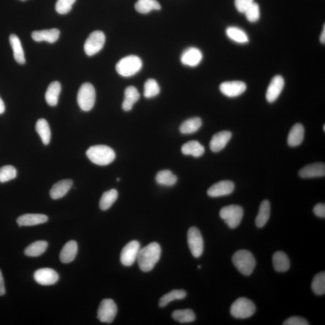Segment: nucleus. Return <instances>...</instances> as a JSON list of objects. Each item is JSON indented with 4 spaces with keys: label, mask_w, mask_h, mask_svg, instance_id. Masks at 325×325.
I'll use <instances>...</instances> for the list:
<instances>
[{
    "label": "nucleus",
    "mask_w": 325,
    "mask_h": 325,
    "mask_svg": "<svg viewBox=\"0 0 325 325\" xmlns=\"http://www.w3.org/2000/svg\"><path fill=\"white\" fill-rule=\"evenodd\" d=\"M162 249L159 243L153 242L139 250L138 262L142 271L153 270L160 258Z\"/></svg>",
    "instance_id": "nucleus-1"
},
{
    "label": "nucleus",
    "mask_w": 325,
    "mask_h": 325,
    "mask_svg": "<svg viewBox=\"0 0 325 325\" xmlns=\"http://www.w3.org/2000/svg\"><path fill=\"white\" fill-rule=\"evenodd\" d=\"M86 156L93 163L100 166L109 165L116 157L115 153L111 148L103 145L90 147L86 151Z\"/></svg>",
    "instance_id": "nucleus-2"
},
{
    "label": "nucleus",
    "mask_w": 325,
    "mask_h": 325,
    "mask_svg": "<svg viewBox=\"0 0 325 325\" xmlns=\"http://www.w3.org/2000/svg\"><path fill=\"white\" fill-rule=\"evenodd\" d=\"M232 261L237 270L246 276L252 274L256 266L254 256L247 250H237L234 253Z\"/></svg>",
    "instance_id": "nucleus-3"
},
{
    "label": "nucleus",
    "mask_w": 325,
    "mask_h": 325,
    "mask_svg": "<svg viewBox=\"0 0 325 325\" xmlns=\"http://www.w3.org/2000/svg\"><path fill=\"white\" fill-rule=\"evenodd\" d=\"M142 68V61L140 57L130 55L120 59L116 65V70L120 76L129 77L135 76Z\"/></svg>",
    "instance_id": "nucleus-4"
},
{
    "label": "nucleus",
    "mask_w": 325,
    "mask_h": 325,
    "mask_svg": "<svg viewBox=\"0 0 325 325\" xmlns=\"http://www.w3.org/2000/svg\"><path fill=\"white\" fill-rule=\"evenodd\" d=\"M255 311L254 303L246 298H238L233 302L230 308L232 316L240 319L252 316Z\"/></svg>",
    "instance_id": "nucleus-5"
},
{
    "label": "nucleus",
    "mask_w": 325,
    "mask_h": 325,
    "mask_svg": "<svg viewBox=\"0 0 325 325\" xmlns=\"http://www.w3.org/2000/svg\"><path fill=\"white\" fill-rule=\"evenodd\" d=\"M95 99V89L91 83H86L80 87L77 95V102L82 110H91L94 106Z\"/></svg>",
    "instance_id": "nucleus-6"
},
{
    "label": "nucleus",
    "mask_w": 325,
    "mask_h": 325,
    "mask_svg": "<svg viewBox=\"0 0 325 325\" xmlns=\"http://www.w3.org/2000/svg\"><path fill=\"white\" fill-rule=\"evenodd\" d=\"M243 213L242 207L237 205H230L223 207L220 211L219 215L229 228L234 229L240 224Z\"/></svg>",
    "instance_id": "nucleus-7"
},
{
    "label": "nucleus",
    "mask_w": 325,
    "mask_h": 325,
    "mask_svg": "<svg viewBox=\"0 0 325 325\" xmlns=\"http://www.w3.org/2000/svg\"><path fill=\"white\" fill-rule=\"evenodd\" d=\"M106 36L101 31H95L86 39L84 45L86 54L92 56L100 52L104 47Z\"/></svg>",
    "instance_id": "nucleus-8"
},
{
    "label": "nucleus",
    "mask_w": 325,
    "mask_h": 325,
    "mask_svg": "<svg viewBox=\"0 0 325 325\" xmlns=\"http://www.w3.org/2000/svg\"><path fill=\"white\" fill-rule=\"evenodd\" d=\"M187 242L191 254L199 258L204 251V240L201 232L196 227H191L187 233Z\"/></svg>",
    "instance_id": "nucleus-9"
},
{
    "label": "nucleus",
    "mask_w": 325,
    "mask_h": 325,
    "mask_svg": "<svg viewBox=\"0 0 325 325\" xmlns=\"http://www.w3.org/2000/svg\"><path fill=\"white\" fill-rule=\"evenodd\" d=\"M117 311V306L113 300L105 299L99 306L97 317L101 322L110 323L115 318Z\"/></svg>",
    "instance_id": "nucleus-10"
},
{
    "label": "nucleus",
    "mask_w": 325,
    "mask_h": 325,
    "mask_svg": "<svg viewBox=\"0 0 325 325\" xmlns=\"http://www.w3.org/2000/svg\"><path fill=\"white\" fill-rule=\"evenodd\" d=\"M140 243L137 240H132L123 247L120 253V262L125 266H132L138 258Z\"/></svg>",
    "instance_id": "nucleus-11"
},
{
    "label": "nucleus",
    "mask_w": 325,
    "mask_h": 325,
    "mask_svg": "<svg viewBox=\"0 0 325 325\" xmlns=\"http://www.w3.org/2000/svg\"><path fill=\"white\" fill-rule=\"evenodd\" d=\"M245 83L240 81L226 82L220 85V91L229 98L238 97L246 91Z\"/></svg>",
    "instance_id": "nucleus-12"
},
{
    "label": "nucleus",
    "mask_w": 325,
    "mask_h": 325,
    "mask_svg": "<svg viewBox=\"0 0 325 325\" xmlns=\"http://www.w3.org/2000/svg\"><path fill=\"white\" fill-rule=\"evenodd\" d=\"M34 278L39 284L43 286H50L57 283L59 276L53 269L43 268L38 269L34 274Z\"/></svg>",
    "instance_id": "nucleus-13"
},
{
    "label": "nucleus",
    "mask_w": 325,
    "mask_h": 325,
    "mask_svg": "<svg viewBox=\"0 0 325 325\" xmlns=\"http://www.w3.org/2000/svg\"><path fill=\"white\" fill-rule=\"evenodd\" d=\"M284 85L285 82L283 77L276 76L272 79L266 94V100L269 103H274L277 100L283 91Z\"/></svg>",
    "instance_id": "nucleus-14"
},
{
    "label": "nucleus",
    "mask_w": 325,
    "mask_h": 325,
    "mask_svg": "<svg viewBox=\"0 0 325 325\" xmlns=\"http://www.w3.org/2000/svg\"><path fill=\"white\" fill-rule=\"evenodd\" d=\"M234 188L233 182L228 180L221 181L210 187L207 191V194L213 198L227 196L233 192Z\"/></svg>",
    "instance_id": "nucleus-15"
},
{
    "label": "nucleus",
    "mask_w": 325,
    "mask_h": 325,
    "mask_svg": "<svg viewBox=\"0 0 325 325\" xmlns=\"http://www.w3.org/2000/svg\"><path fill=\"white\" fill-rule=\"evenodd\" d=\"M203 55L200 49L195 47H190L182 52L181 61L185 66L195 67L202 61Z\"/></svg>",
    "instance_id": "nucleus-16"
},
{
    "label": "nucleus",
    "mask_w": 325,
    "mask_h": 325,
    "mask_svg": "<svg viewBox=\"0 0 325 325\" xmlns=\"http://www.w3.org/2000/svg\"><path fill=\"white\" fill-rule=\"evenodd\" d=\"M302 178L321 177L325 175V165L323 163H315L303 167L299 172Z\"/></svg>",
    "instance_id": "nucleus-17"
},
{
    "label": "nucleus",
    "mask_w": 325,
    "mask_h": 325,
    "mask_svg": "<svg viewBox=\"0 0 325 325\" xmlns=\"http://www.w3.org/2000/svg\"><path fill=\"white\" fill-rule=\"evenodd\" d=\"M232 138V133L228 131H222L213 136L210 143V149L214 153H218L226 146Z\"/></svg>",
    "instance_id": "nucleus-18"
},
{
    "label": "nucleus",
    "mask_w": 325,
    "mask_h": 325,
    "mask_svg": "<svg viewBox=\"0 0 325 325\" xmlns=\"http://www.w3.org/2000/svg\"><path fill=\"white\" fill-rule=\"evenodd\" d=\"M60 31L57 29L34 31L32 39L36 42L45 41L52 43L56 42L60 36Z\"/></svg>",
    "instance_id": "nucleus-19"
},
{
    "label": "nucleus",
    "mask_w": 325,
    "mask_h": 325,
    "mask_svg": "<svg viewBox=\"0 0 325 325\" xmlns=\"http://www.w3.org/2000/svg\"><path fill=\"white\" fill-rule=\"evenodd\" d=\"M73 181L70 179H63L53 185L50 190L52 199L58 200L65 196L72 187Z\"/></svg>",
    "instance_id": "nucleus-20"
},
{
    "label": "nucleus",
    "mask_w": 325,
    "mask_h": 325,
    "mask_svg": "<svg viewBox=\"0 0 325 325\" xmlns=\"http://www.w3.org/2000/svg\"><path fill=\"white\" fill-rule=\"evenodd\" d=\"M48 217L42 214H26L22 215L17 219V223L20 227L23 226H35L44 224L48 221Z\"/></svg>",
    "instance_id": "nucleus-21"
},
{
    "label": "nucleus",
    "mask_w": 325,
    "mask_h": 325,
    "mask_svg": "<svg viewBox=\"0 0 325 325\" xmlns=\"http://www.w3.org/2000/svg\"><path fill=\"white\" fill-rule=\"evenodd\" d=\"M304 128L301 123L294 125L288 136L287 143L289 146L295 147L301 145L304 138Z\"/></svg>",
    "instance_id": "nucleus-22"
},
{
    "label": "nucleus",
    "mask_w": 325,
    "mask_h": 325,
    "mask_svg": "<svg viewBox=\"0 0 325 325\" xmlns=\"http://www.w3.org/2000/svg\"><path fill=\"white\" fill-rule=\"evenodd\" d=\"M78 251V244L76 241L71 240L64 244L60 253V261L63 263H70L75 259Z\"/></svg>",
    "instance_id": "nucleus-23"
},
{
    "label": "nucleus",
    "mask_w": 325,
    "mask_h": 325,
    "mask_svg": "<svg viewBox=\"0 0 325 325\" xmlns=\"http://www.w3.org/2000/svg\"><path fill=\"white\" fill-rule=\"evenodd\" d=\"M124 95L125 98L122 107L123 110L128 111L132 109L134 104L140 98V94L135 87L131 86L126 88Z\"/></svg>",
    "instance_id": "nucleus-24"
},
{
    "label": "nucleus",
    "mask_w": 325,
    "mask_h": 325,
    "mask_svg": "<svg viewBox=\"0 0 325 325\" xmlns=\"http://www.w3.org/2000/svg\"><path fill=\"white\" fill-rule=\"evenodd\" d=\"M271 215V204L268 200L263 201L259 206V211L255 219V225L259 228L264 227L267 224Z\"/></svg>",
    "instance_id": "nucleus-25"
},
{
    "label": "nucleus",
    "mask_w": 325,
    "mask_h": 325,
    "mask_svg": "<svg viewBox=\"0 0 325 325\" xmlns=\"http://www.w3.org/2000/svg\"><path fill=\"white\" fill-rule=\"evenodd\" d=\"M61 92V85L58 82H52L45 93V100L50 106H55L58 103Z\"/></svg>",
    "instance_id": "nucleus-26"
},
{
    "label": "nucleus",
    "mask_w": 325,
    "mask_h": 325,
    "mask_svg": "<svg viewBox=\"0 0 325 325\" xmlns=\"http://www.w3.org/2000/svg\"><path fill=\"white\" fill-rule=\"evenodd\" d=\"M275 270L278 272H285L289 270L290 262L286 253L282 251L275 252L272 257Z\"/></svg>",
    "instance_id": "nucleus-27"
},
{
    "label": "nucleus",
    "mask_w": 325,
    "mask_h": 325,
    "mask_svg": "<svg viewBox=\"0 0 325 325\" xmlns=\"http://www.w3.org/2000/svg\"><path fill=\"white\" fill-rule=\"evenodd\" d=\"M9 41L14 51V57L17 62L20 64L26 63L24 52L19 38L14 34H12L9 37Z\"/></svg>",
    "instance_id": "nucleus-28"
},
{
    "label": "nucleus",
    "mask_w": 325,
    "mask_h": 325,
    "mask_svg": "<svg viewBox=\"0 0 325 325\" xmlns=\"http://www.w3.org/2000/svg\"><path fill=\"white\" fill-rule=\"evenodd\" d=\"M226 34L228 38L240 44H245L249 42L248 36L246 33L237 27H228L226 30Z\"/></svg>",
    "instance_id": "nucleus-29"
},
{
    "label": "nucleus",
    "mask_w": 325,
    "mask_h": 325,
    "mask_svg": "<svg viewBox=\"0 0 325 325\" xmlns=\"http://www.w3.org/2000/svg\"><path fill=\"white\" fill-rule=\"evenodd\" d=\"M182 153L184 155H190L194 157L202 156L205 152V148L200 142L192 141L187 142L181 148Z\"/></svg>",
    "instance_id": "nucleus-30"
},
{
    "label": "nucleus",
    "mask_w": 325,
    "mask_h": 325,
    "mask_svg": "<svg viewBox=\"0 0 325 325\" xmlns=\"http://www.w3.org/2000/svg\"><path fill=\"white\" fill-rule=\"evenodd\" d=\"M135 9L139 13L147 14L152 11H159L161 6L157 0H138L135 5Z\"/></svg>",
    "instance_id": "nucleus-31"
},
{
    "label": "nucleus",
    "mask_w": 325,
    "mask_h": 325,
    "mask_svg": "<svg viewBox=\"0 0 325 325\" xmlns=\"http://www.w3.org/2000/svg\"><path fill=\"white\" fill-rule=\"evenodd\" d=\"M202 124V120L200 117H192L185 120L182 123L179 127V131L184 135L193 134L201 127Z\"/></svg>",
    "instance_id": "nucleus-32"
},
{
    "label": "nucleus",
    "mask_w": 325,
    "mask_h": 325,
    "mask_svg": "<svg viewBox=\"0 0 325 325\" xmlns=\"http://www.w3.org/2000/svg\"><path fill=\"white\" fill-rule=\"evenodd\" d=\"M36 130L43 144L47 145L51 141V129L48 123L44 119H39L36 123Z\"/></svg>",
    "instance_id": "nucleus-33"
},
{
    "label": "nucleus",
    "mask_w": 325,
    "mask_h": 325,
    "mask_svg": "<svg viewBox=\"0 0 325 325\" xmlns=\"http://www.w3.org/2000/svg\"><path fill=\"white\" fill-rule=\"evenodd\" d=\"M48 243L45 241L39 240L35 241L30 244L29 246L25 249V254L27 256L36 257L43 254L47 249Z\"/></svg>",
    "instance_id": "nucleus-34"
},
{
    "label": "nucleus",
    "mask_w": 325,
    "mask_h": 325,
    "mask_svg": "<svg viewBox=\"0 0 325 325\" xmlns=\"http://www.w3.org/2000/svg\"><path fill=\"white\" fill-rule=\"evenodd\" d=\"M187 293L183 290H173L163 296L160 299L159 306L165 307L167 305L175 300H181L186 297Z\"/></svg>",
    "instance_id": "nucleus-35"
},
{
    "label": "nucleus",
    "mask_w": 325,
    "mask_h": 325,
    "mask_svg": "<svg viewBox=\"0 0 325 325\" xmlns=\"http://www.w3.org/2000/svg\"><path fill=\"white\" fill-rule=\"evenodd\" d=\"M172 318L180 323L193 322L196 319L194 312L190 309H179L173 312Z\"/></svg>",
    "instance_id": "nucleus-36"
},
{
    "label": "nucleus",
    "mask_w": 325,
    "mask_h": 325,
    "mask_svg": "<svg viewBox=\"0 0 325 325\" xmlns=\"http://www.w3.org/2000/svg\"><path fill=\"white\" fill-rule=\"evenodd\" d=\"M156 179L157 183L160 185L172 186L177 181V176L169 170H164L158 172Z\"/></svg>",
    "instance_id": "nucleus-37"
},
{
    "label": "nucleus",
    "mask_w": 325,
    "mask_h": 325,
    "mask_svg": "<svg viewBox=\"0 0 325 325\" xmlns=\"http://www.w3.org/2000/svg\"><path fill=\"white\" fill-rule=\"evenodd\" d=\"M118 197V193L116 189H111L104 192L101 198L100 207L102 210H107L115 203Z\"/></svg>",
    "instance_id": "nucleus-38"
},
{
    "label": "nucleus",
    "mask_w": 325,
    "mask_h": 325,
    "mask_svg": "<svg viewBox=\"0 0 325 325\" xmlns=\"http://www.w3.org/2000/svg\"><path fill=\"white\" fill-rule=\"evenodd\" d=\"M311 288L315 294L323 295L325 293V273L324 272L315 275L312 281Z\"/></svg>",
    "instance_id": "nucleus-39"
},
{
    "label": "nucleus",
    "mask_w": 325,
    "mask_h": 325,
    "mask_svg": "<svg viewBox=\"0 0 325 325\" xmlns=\"http://www.w3.org/2000/svg\"><path fill=\"white\" fill-rule=\"evenodd\" d=\"M160 89L159 84L154 79H148L144 85V96L145 98H151L159 94Z\"/></svg>",
    "instance_id": "nucleus-40"
},
{
    "label": "nucleus",
    "mask_w": 325,
    "mask_h": 325,
    "mask_svg": "<svg viewBox=\"0 0 325 325\" xmlns=\"http://www.w3.org/2000/svg\"><path fill=\"white\" fill-rule=\"evenodd\" d=\"M17 169L14 166L7 165L0 168V182H6L17 177Z\"/></svg>",
    "instance_id": "nucleus-41"
},
{
    "label": "nucleus",
    "mask_w": 325,
    "mask_h": 325,
    "mask_svg": "<svg viewBox=\"0 0 325 325\" xmlns=\"http://www.w3.org/2000/svg\"><path fill=\"white\" fill-rule=\"evenodd\" d=\"M245 16L247 21L250 23H255L258 21L260 17V10L259 5L257 3L253 2L251 5L249 6L247 10L244 12Z\"/></svg>",
    "instance_id": "nucleus-42"
},
{
    "label": "nucleus",
    "mask_w": 325,
    "mask_h": 325,
    "mask_svg": "<svg viewBox=\"0 0 325 325\" xmlns=\"http://www.w3.org/2000/svg\"><path fill=\"white\" fill-rule=\"evenodd\" d=\"M76 0H57L55 10L58 14L64 15L69 13Z\"/></svg>",
    "instance_id": "nucleus-43"
},
{
    "label": "nucleus",
    "mask_w": 325,
    "mask_h": 325,
    "mask_svg": "<svg viewBox=\"0 0 325 325\" xmlns=\"http://www.w3.org/2000/svg\"><path fill=\"white\" fill-rule=\"evenodd\" d=\"M254 2L253 0H235L234 4L237 10L240 13L244 14L247 9L249 7L252 3Z\"/></svg>",
    "instance_id": "nucleus-44"
},
{
    "label": "nucleus",
    "mask_w": 325,
    "mask_h": 325,
    "mask_svg": "<svg viewBox=\"0 0 325 325\" xmlns=\"http://www.w3.org/2000/svg\"><path fill=\"white\" fill-rule=\"evenodd\" d=\"M284 325H308L309 323L305 318L298 317L293 316L288 318L287 320L284 321L283 323Z\"/></svg>",
    "instance_id": "nucleus-45"
},
{
    "label": "nucleus",
    "mask_w": 325,
    "mask_h": 325,
    "mask_svg": "<svg viewBox=\"0 0 325 325\" xmlns=\"http://www.w3.org/2000/svg\"><path fill=\"white\" fill-rule=\"evenodd\" d=\"M313 212L315 216L321 218H325V204L320 203L314 207Z\"/></svg>",
    "instance_id": "nucleus-46"
},
{
    "label": "nucleus",
    "mask_w": 325,
    "mask_h": 325,
    "mask_svg": "<svg viewBox=\"0 0 325 325\" xmlns=\"http://www.w3.org/2000/svg\"><path fill=\"white\" fill-rule=\"evenodd\" d=\"M6 293L5 282L3 280L1 271H0V296L4 295Z\"/></svg>",
    "instance_id": "nucleus-47"
},
{
    "label": "nucleus",
    "mask_w": 325,
    "mask_h": 325,
    "mask_svg": "<svg viewBox=\"0 0 325 325\" xmlns=\"http://www.w3.org/2000/svg\"><path fill=\"white\" fill-rule=\"evenodd\" d=\"M5 111V105L2 99L0 98V114H3Z\"/></svg>",
    "instance_id": "nucleus-48"
},
{
    "label": "nucleus",
    "mask_w": 325,
    "mask_h": 325,
    "mask_svg": "<svg viewBox=\"0 0 325 325\" xmlns=\"http://www.w3.org/2000/svg\"><path fill=\"white\" fill-rule=\"evenodd\" d=\"M320 41L321 43H323V44H324L325 43V26H323V29L322 31V32H321L320 37Z\"/></svg>",
    "instance_id": "nucleus-49"
},
{
    "label": "nucleus",
    "mask_w": 325,
    "mask_h": 325,
    "mask_svg": "<svg viewBox=\"0 0 325 325\" xmlns=\"http://www.w3.org/2000/svg\"><path fill=\"white\" fill-rule=\"evenodd\" d=\"M323 131L324 132L325 131V125H323Z\"/></svg>",
    "instance_id": "nucleus-50"
},
{
    "label": "nucleus",
    "mask_w": 325,
    "mask_h": 325,
    "mask_svg": "<svg viewBox=\"0 0 325 325\" xmlns=\"http://www.w3.org/2000/svg\"><path fill=\"white\" fill-rule=\"evenodd\" d=\"M117 181H120V179H119V178H117Z\"/></svg>",
    "instance_id": "nucleus-51"
},
{
    "label": "nucleus",
    "mask_w": 325,
    "mask_h": 325,
    "mask_svg": "<svg viewBox=\"0 0 325 325\" xmlns=\"http://www.w3.org/2000/svg\"><path fill=\"white\" fill-rule=\"evenodd\" d=\"M198 268L200 269V268H201V266H198Z\"/></svg>",
    "instance_id": "nucleus-52"
},
{
    "label": "nucleus",
    "mask_w": 325,
    "mask_h": 325,
    "mask_svg": "<svg viewBox=\"0 0 325 325\" xmlns=\"http://www.w3.org/2000/svg\"><path fill=\"white\" fill-rule=\"evenodd\" d=\"M23 1H24V0H23Z\"/></svg>",
    "instance_id": "nucleus-53"
}]
</instances>
